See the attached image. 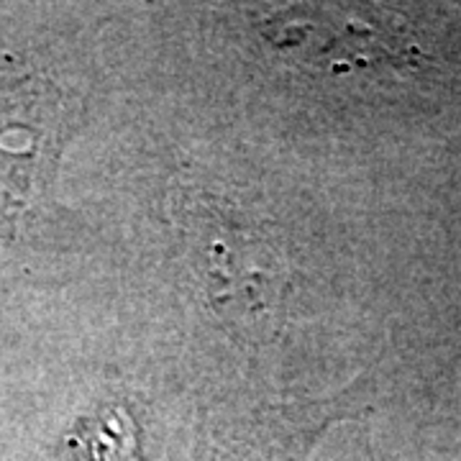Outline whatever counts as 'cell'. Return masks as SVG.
Listing matches in <instances>:
<instances>
[{
    "label": "cell",
    "instance_id": "cell-3",
    "mask_svg": "<svg viewBox=\"0 0 461 461\" xmlns=\"http://www.w3.org/2000/svg\"><path fill=\"white\" fill-rule=\"evenodd\" d=\"M54 461H144L139 426L129 408L108 402L83 415L62 438Z\"/></svg>",
    "mask_w": 461,
    "mask_h": 461
},
{
    "label": "cell",
    "instance_id": "cell-2",
    "mask_svg": "<svg viewBox=\"0 0 461 461\" xmlns=\"http://www.w3.org/2000/svg\"><path fill=\"white\" fill-rule=\"evenodd\" d=\"M77 108L47 77L0 83V211L18 218L50 193Z\"/></svg>",
    "mask_w": 461,
    "mask_h": 461
},
{
    "label": "cell",
    "instance_id": "cell-1",
    "mask_svg": "<svg viewBox=\"0 0 461 461\" xmlns=\"http://www.w3.org/2000/svg\"><path fill=\"white\" fill-rule=\"evenodd\" d=\"M180 229L208 303L233 330L269 336L282 323L290 267L269 233L230 203L185 198Z\"/></svg>",
    "mask_w": 461,
    "mask_h": 461
}]
</instances>
